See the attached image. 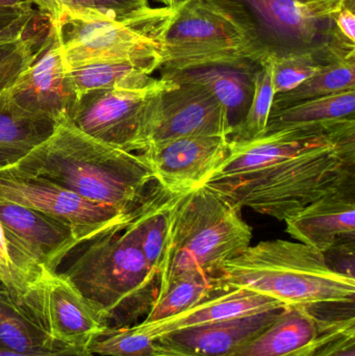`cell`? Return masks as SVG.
Wrapping results in <instances>:
<instances>
[{
	"label": "cell",
	"mask_w": 355,
	"mask_h": 356,
	"mask_svg": "<svg viewBox=\"0 0 355 356\" xmlns=\"http://www.w3.org/2000/svg\"><path fill=\"white\" fill-rule=\"evenodd\" d=\"M235 15L267 58L316 52L355 54L336 27L349 0H214Z\"/></svg>",
	"instance_id": "cell-7"
},
{
	"label": "cell",
	"mask_w": 355,
	"mask_h": 356,
	"mask_svg": "<svg viewBox=\"0 0 355 356\" xmlns=\"http://www.w3.org/2000/svg\"><path fill=\"white\" fill-rule=\"evenodd\" d=\"M350 56H355V54L316 52L279 58H270L275 95L295 89L306 79L316 74L325 65Z\"/></svg>",
	"instance_id": "cell-30"
},
{
	"label": "cell",
	"mask_w": 355,
	"mask_h": 356,
	"mask_svg": "<svg viewBox=\"0 0 355 356\" xmlns=\"http://www.w3.org/2000/svg\"><path fill=\"white\" fill-rule=\"evenodd\" d=\"M22 307L54 340L69 348L89 351L92 343L110 327L58 271L43 272Z\"/></svg>",
	"instance_id": "cell-11"
},
{
	"label": "cell",
	"mask_w": 355,
	"mask_h": 356,
	"mask_svg": "<svg viewBox=\"0 0 355 356\" xmlns=\"http://www.w3.org/2000/svg\"><path fill=\"white\" fill-rule=\"evenodd\" d=\"M0 200L35 209L63 222L72 229L79 244L124 227L133 211L119 213L13 166L0 169Z\"/></svg>",
	"instance_id": "cell-9"
},
{
	"label": "cell",
	"mask_w": 355,
	"mask_h": 356,
	"mask_svg": "<svg viewBox=\"0 0 355 356\" xmlns=\"http://www.w3.org/2000/svg\"><path fill=\"white\" fill-rule=\"evenodd\" d=\"M354 110L355 90L304 100L279 110L272 111L265 133L289 125L310 124L355 118Z\"/></svg>",
	"instance_id": "cell-26"
},
{
	"label": "cell",
	"mask_w": 355,
	"mask_h": 356,
	"mask_svg": "<svg viewBox=\"0 0 355 356\" xmlns=\"http://www.w3.org/2000/svg\"><path fill=\"white\" fill-rule=\"evenodd\" d=\"M314 356H355V332L338 339Z\"/></svg>",
	"instance_id": "cell-37"
},
{
	"label": "cell",
	"mask_w": 355,
	"mask_h": 356,
	"mask_svg": "<svg viewBox=\"0 0 355 356\" xmlns=\"http://www.w3.org/2000/svg\"><path fill=\"white\" fill-rule=\"evenodd\" d=\"M285 307L283 303L276 299L260 293L244 289H229L210 295L195 307L174 317L154 323L145 324L141 322L138 326L148 336L156 339L162 334L192 326L245 317Z\"/></svg>",
	"instance_id": "cell-20"
},
{
	"label": "cell",
	"mask_w": 355,
	"mask_h": 356,
	"mask_svg": "<svg viewBox=\"0 0 355 356\" xmlns=\"http://www.w3.org/2000/svg\"><path fill=\"white\" fill-rule=\"evenodd\" d=\"M165 4V8H170L173 12H176L179 8H183L185 4L189 3L192 0H160Z\"/></svg>",
	"instance_id": "cell-39"
},
{
	"label": "cell",
	"mask_w": 355,
	"mask_h": 356,
	"mask_svg": "<svg viewBox=\"0 0 355 356\" xmlns=\"http://www.w3.org/2000/svg\"><path fill=\"white\" fill-rule=\"evenodd\" d=\"M168 85L158 79L139 89L90 92L79 98L71 121L87 135L135 154L148 102Z\"/></svg>",
	"instance_id": "cell-13"
},
{
	"label": "cell",
	"mask_w": 355,
	"mask_h": 356,
	"mask_svg": "<svg viewBox=\"0 0 355 356\" xmlns=\"http://www.w3.org/2000/svg\"><path fill=\"white\" fill-rule=\"evenodd\" d=\"M352 135H355V118L289 125L247 141L229 140V154L210 179L258 170L298 152Z\"/></svg>",
	"instance_id": "cell-16"
},
{
	"label": "cell",
	"mask_w": 355,
	"mask_h": 356,
	"mask_svg": "<svg viewBox=\"0 0 355 356\" xmlns=\"http://www.w3.org/2000/svg\"><path fill=\"white\" fill-rule=\"evenodd\" d=\"M179 195L169 192L156 182L133 209L129 223L158 277L168 242L171 213Z\"/></svg>",
	"instance_id": "cell-22"
},
{
	"label": "cell",
	"mask_w": 355,
	"mask_h": 356,
	"mask_svg": "<svg viewBox=\"0 0 355 356\" xmlns=\"http://www.w3.org/2000/svg\"><path fill=\"white\" fill-rule=\"evenodd\" d=\"M54 125L24 116L10 104L8 91L0 94V169L17 164L47 139Z\"/></svg>",
	"instance_id": "cell-24"
},
{
	"label": "cell",
	"mask_w": 355,
	"mask_h": 356,
	"mask_svg": "<svg viewBox=\"0 0 355 356\" xmlns=\"http://www.w3.org/2000/svg\"><path fill=\"white\" fill-rule=\"evenodd\" d=\"M42 15L33 10L29 0L15 6H0V41H13L26 37Z\"/></svg>",
	"instance_id": "cell-33"
},
{
	"label": "cell",
	"mask_w": 355,
	"mask_h": 356,
	"mask_svg": "<svg viewBox=\"0 0 355 356\" xmlns=\"http://www.w3.org/2000/svg\"><path fill=\"white\" fill-rule=\"evenodd\" d=\"M229 138L194 136L148 147L141 154L154 180L173 194L201 188L229 154Z\"/></svg>",
	"instance_id": "cell-17"
},
{
	"label": "cell",
	"mask_w": 355,
	"mask_h": 356,
	"mask_svg": "<svg viewBox=\"0 0 355 356\" xmlns=\"http://www.w3.org/2000/svg\"><path fill=\"white\" fill-rule=\"evenodd\" d=\"M204 186L239 211L249 207L283 222L322 197L354 190L355 135Z\"/></svg>",
	"instance_id": "cell-2"
},
{
	"label": "cell",
	"mask_w": 355,
	"mask_h": 356,
	"mask_svg": "<svg viewBox=\"0 0 355 356\" xmlns=\"http://www.w3.org/2000/svg\"><path fill=\"white\" fill-rule=\"evenodd\" d=\"M0 259H1L2 261L14 272L15 275L19 278V280L22 282L23 286L26 289L27 295H28L31 286H33V282H31V278L25 273L23 268L21 267L20 263H19L14 250H13L12 247H10L8 240H6V234H4L1 224H0Z\"/></svg>",
	"instance_id": "cell-34"
},
{
	"label": "cell",
	"mask_w": 355,
	"mask_h": 356,
	"mask_svg": "<svg viewBox=\"0 0 355 356\" xmlns=\"http://www.w3.org/2000/svg\"><path fill=\"white\" fill-rule=\"evenodd\" d=\"M233 134L226 111L206 90L169 81L148 102L135 154L179 138Z\"/></svg>",
	"instance_id": "cell-10"
},
{
	"label": "cell",
	"mask_w": 355,
	"mask_h": 356,
	"mask_svg": "<svg viewBox=\"0 0 355 356\" xmlns=\"http://www.w3.org/2000/svg\"><path fill=\"white\" fill-rule=\"evenodd\" d=\"M173 10L138 8L124 18L99 10L60 8L51 24L67 70L95 63L126 62L154 72L160 41Z\"/></svg>",
	"instance_id": "cell-6"
},
{
	"label": "cell",
	"mask_w": 355,
	"mask_h": 356,
	"mask_svg": "<svg viewBox=\"0 0 355 356\" xmlns=\"http://www.w3.org/2000/svg\"><path fill=\"white\" fill-rule=\"evenodd\" d=\"M79 98L101 90L139 89L151 85L154 72L133 63L106 62L67 70Z\"/></svg>",
	"instance_id": "cell-25"
},
{
	"label": "cell",
	"mask_w": 355,
	"mask_h": 356,
	"mask_svg": "<svg viewBox=\"0 0 355 356\" xmlns=\"http://www.w3.org/2000/svg\"><path fill=\"white\" fill-rule=\"evenodd\" d=\"M0 356H94L90 351L81 349H66L58 353H47V355H27V353H16L0 347Z\"/></svg>",
	"instance_id": "cell-38"
},
{
	"label": "cell",
	"mask_w": 355,
	"mask_h": 356,
	"mask_svg": "<svg viewBox=\"0 0 355 356\" xmlns=\"http://www.w3.org/2000/svg\"><path fill=\"white\" fill-rule=\"evenodd\" d=\"M46 38L42 44L38 41L37 35L13 41H0V94L10 89L20 75L37 60L43 50Z\"/></svg>",
	"instance_id": "cell-32"
},
{
	"label": "cell",
	"mask_w": 355,
	"mask_h": 356,
	"mask_svg": "<svg viewBox=\"0 0 355 356\" xmlns=\"http://www.w3.org/2000/svg\"><path fill=\"white\" fill-rule=\"evenodd\" d=\"M129 223L83 243L85 248L60 272L110 327L131 326L146 318L158 296V273Z\"/></svg>",
	"instance_id": "cell-4"
},
{
	"label": "cell",
	"mask_w": 355,
	"mask_h": 356,
	"mask_svg": "<svg viewBox=\"0 0 355 356\" xmlns=\"http://www.w3.org/2000/svg\"><path fill=\"white\" fill-rule=\"evenodd\" d=\"M275 93L272 83L270 58L264 60L254 76V92L249 108L241 122L233 129L229 139L247 141L260 137L266 131Z\"/></svg>",
	"instance_id": "cell-29"
},
{
	"label": "cell",
	"mask_w": 355,
	"mask_h": 356,
	"mask_svg": "<svg viewBox=\"0 0 355 356\" xmlns=\"http://www.w3.org/2000/svg\"><path fill=\"white\" fill-rule=\"evenodd\" d=\"M0 282L10 291L17 302L22 307L24 299L26 298V289L1 259H0Z\"/></svg>",
	"instance_id": "cell-35"
},
{
	"label": "cell",
	"mask_w": 355,
	"mask_h": 356,
	"mask_svg": "<svg viewBox=\"0 0 355 356\" xmlns=\"http://www.w3.org/2000/svg\"><path fill=\"white\" fill-rule=\"evenodd\" d=\"M219 291L215 276L210 274L197 272L177 278L158 293L142 323H154L174 317Z\"/></svg>",
	"instance_id": "cell-27"
},
{
	"label": "cell",
	"mask_w": 355,
	"mask_h": 356,
	"mask_svg": "<svg viewBox=\"0 0 355 356\" xmlns=\"http://www.w3.org/2000/svg\"><path fill=\"white\" fill-rule=\"evenodd\" d=\"M252 229L241 211L206 186L179 195L171 213L158 293L173 280L204 272L214 275L250 246Z\"/></svg>",
	"instance_id": "cell-5"
},
{
	"label": "cell",
	"mask_w": 355,
	"mask_h": 356,
	"mask_svg": "<svg viewBox=\"0 0 355 356\" xmlns=\"http://www.w3.org/2000/svg\"><path fill=\"white\" fill-rule=\"evenodd\" d=\"M160 58V74L216 65L258 68L268 58L243 23L214 0H192L173 13Z\"/></svg>",
	"instance_id": "cell-8"
},
{
	"label": "cell",
	"mask_w": 355,
	"mask_h": 356,
	"mask_svg": "<svg viewBox=\"0 0 355 356\" xmlns=\"http://www.w3.org/2000/svg\"><path fill=\"white\" fill-rule=\"evenodd\" d=\"M354 190H345L318 199L286 219V232L321 253L354 241Z\"/></svg>",
	"instance_id": "cell-19"
},
{
	"label": "cell",
	"mask_w": 355,
	"mask_h": 356,
	"mask_svg": "<svg viewBox=\"0 0 355 356\" xmlns=\"http://www.w3.org/2000/svg\"><path fill=\"white\" fill-rule=\"evenodd\" d=\"M355 0H349L336 18V27L348 41L355 44Z\"/></svg>",
	"instance_id": "cell-36"
},
{
	"label": "cell",
	"mask_w": 355,
	"mask_h": 356,
	"mask_svg": "<svg viewBox=\"0 0 355 356\" xmlns=\"http://www.w3.org/2000/svg\"><path fill=\"white\" fill-rule=\"evenodd\" d=\"M352 332H355L354 313L288 305L270 325L229 356H314Z\"/></svg>",
	"instance_id": "cell-12"
},
{
	"label": "cell",
	"mask_w": 355,
	"mask_h": 356,
	"mask_svg": "<svg viewBox=\"0 0 355 356\" xmlns=\"http://www.w3.org/2000/svg\"><path fill=\"white\" fill-rule=\"evenodd\" d=\"M8 94L13 106L33 120L56 124L72 119L79 98L63 62L52 24L41 54Z\"/></svg>",
	"instance_id": "cell-15"
},
{
	"label": "cell",
	"mask_w": 355,
	"mask_h": 356,
	"mask_svg": "<svg viewBox=\"0 0 355 356\" xmlns=\"http://www.w3.org/2000/svg\"><path fill=\"white\" fill-rule=\"evenodd\" d=\"M219 290L244 289L313 311L354 309L355 280L331 269L324 253L302 243L271 240L249 246L215 274Z\"/></svg>",
	"instance_id": "cell-3"
},
{
	"label": "cell",
	"mask_w": 355,
	"mask_h": 356,
	"mask_svg": "<svg viewBox=\"0 0 355 356\" xmlns=\"http://www.w3.org/2000/svg\"><path fill=\"white\" fill-rule=\"evenodd\" d=\"M23 1L24 0H0V6H15Z\"/></svg>",
	"instance_id": "cell-40"
},
{
	"label": "cell",
	"mask_w": 355,
	"mask_h": 356,
	"mask_svg": "<svg viewBox=\"0 0 355 356\" xmlns=\"http://www.w3.org/2000/svg\"><path fill=\"white\" fill-rule=\"evenodd\" d=\"M0 347L27 353L47 355L69 347L54 340L17 302L10 291L0 282ZM75 349V348H73Z\"/></svg>",
	"instance_id": "cell-23"
},
{
	"label": "cell",
	"mask_w": 355,
	"mask_h": 356,
	"mask_svg": "<svg viewBox=\"0 0 355 356\" xmlns=\"http://www.w3.org/2000/svg\"><path fill=\"white\" fill-rule=\"evenodd\" d=\"M101 356H156L154 340L138 326L108 327L89 348Z\"/></svg>",
	"instance_id": "cell-31"
},
{
	"label": "cell",
	"mask_w": 355,
	"mask_h": 356,
	"mask_svg": "<svg viewBox=\"0 0 355 356\" xmlns=\"http://www.w3.org/2000/svg\"><path fill=\"white\" fill-rule=\"evenodd\" d=\"M13 167L122 213H131L156 181L140 154L87 135L71 119L56 123L47 139Z\"/></svg>",
	"instance_id": "cell-1"
},
{
	"label": "cell",
	"mask_w": 355,
	"mask_h": 356,
	"mask_svg": "<svg viewBox=\"0 0 355 356\" xmlns=\"http://www.w3.org/2000/svg\"><path fill=\"white\" fill-rule=\"evenodd\" d=\"M283 309L162 334L154 339L156 356H229L270 325Z\"/></svg>",
	"instance_id": "cell-18"
},
{
	"label": "cell",
	"mask_w": 355,
	"mask_h": 356,
	"mask_svg": "<svg viewBox=\"0 0 355 356\" xmlns=\"http://www.w3.org/2000/svg\"><path fill=\"white\" fill-rule=\"evenodd\" d=\"M258 68L216 65L162 73L160 79L176 83H192L206 90L225 108L235 129L249 108Z\"/></svg>",
	"instance_id": "cell-21"
},
{
	"label": "cell",
	"mask_w": 355,
	"mask_h": 356,
	"mask_svg": "<svg viewBox=\"0 0 355 356\" xmlns=\"http://www.w3.org/2000/svg\"><path fill=\"white\" fill-rule=\"evenodd\" d=\"M0 224L21 267L33 284L45 270L58 271L79 245L66 224L8 201L0 200Z\"/></svg>",
	"instance_id": "cell-14"
},
{
	"label": "cell",
	"mask_w": 355,
	"mask_h": 356,
	"mask_svg": "<svg viewBox=\"0 0 355 356\" xmlns=\"http://www.w3.org/2000/svg\"><path fill=\"white\" fill-rule=\"evenodd\" d=\"M355 90V56L329 63L291 91L277 94L271 112L304 100Z\"/></svg>",
	"instance_id": "cell-28"
}]
</instances>
